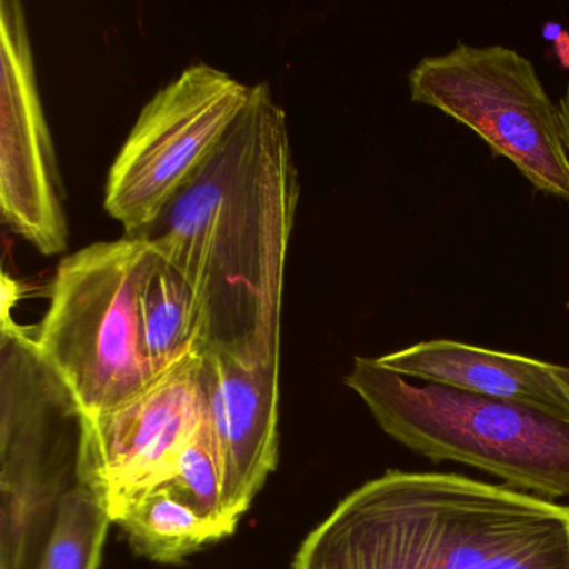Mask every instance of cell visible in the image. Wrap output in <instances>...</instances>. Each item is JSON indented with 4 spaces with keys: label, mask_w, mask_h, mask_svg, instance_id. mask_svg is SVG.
<instances>
[{
    "label": "cell",
    "mask_w": 569,
    "mask_h": 569,
    "mask_svg": "<svg viewBox=\"0 0 569 569\" xmlns=\"http://www.w3.org/2000/svg\"><path fill=\"white\" fill-rule=\"evenodd\" d=\"M298 202L284 109L271 86L258 82L221 144L142 234L198 295L202 349L281 362L286 261Z\"/></svg>",
    "instance_id": "6da1fadb"
},
{
    "label": "cell",
    "mask_w": 569,
    "mask_h": 569,
    "mask_svg": "<svg viewBox=\"0 0 569 569\" xmlns=\"http://www.w3.org/2000/svg\"><path fill=\"white\" fill-rule=\"evenodd\" d=\"M295 569H569V506L458 472L391 469L339 502Z\"/></svg>",
    "instance_id": "7a4b0ae2"
},
{
    "label": "cell",
    "mask_w": 569,
    "mask_h": 569,
    "mask_svg": "<svg viewBox=\"0 0 569 569\" xmlns=\"http://www.w3.org/2000/svg\"><path fill=\"white\" fill-rule=\"evenodd\" d=\"M346 385L386 435L435 462L481 469L539 498H569V421L531 406L415 385L355 358Z\"/></svg>",
    "instance_id": "3957f363"
},
{
    "label": "cell",
    "mask_w": 569,
    "mask_h": 569,
    "mask_svg": "<svg viewBox=\"0 0 569 569\" xmlns=\"http://www.w3.org/2000/svg\"><path fill=\"white\" fill-rule=\"evenodd\" d=\"M86 415L36 339L2 305L0 569H34L62 499L82 482Z\"/></svg>",
    "instance_id": "277c9868"
},
{
    "label": "cell",
    "mask_w": 569,
    "mask_h": 569,
    "mask_svg": "<svg viewBox=\"0 0 569 569\" xmlns=\"http://www.w3.org/2000/svg\"><path fill=\"white\" fill-rule=\"evenodd\" d=\"M154 246L148 236L98 241L59 261L36 339L86 418L141 395L156 379L139 296Z\"/></svg>",
    "instance_id": "5b68a950"
},
{
    "label": "cell",
    "mask_w": 569,
    "mask_h": 569,
    "mask_svg": "<svg viewBox=\"0 0 569 569\" xmlns=\"http://www.w3.org/2000/svg\"><path fill=\"white\" fill-rule=\"evenodd\" d=\"M415 104L471 129L536 189L569 202V154L559 106L521 52L456 42L408 76Z\"/></svg>",
    "instance_id": "8992f818"
},
{
    "label": "cell",
    "mask_w": 569,
    "mask_h": 569,
    "mask_svg": "<svg viewBox=\"0 0 569 569\" xmlns=\"http://www.w3.org/2000/svg\"><path fill=\"white\" fill-rule=\"evenodd\" d=\"M251 86L206 62L186 68L146 102L106 182L104 208L126 234L151 231L179 189L244 111Z\"/></svg>",
    "instance_id": "52a82bcc"
},
{
    "label": "cell",
    "mask_w": 569,
    "mask_h": 569,
    "mask_svg": "<svg viewBox=\"0 0 569 569\" xmlns=\"http://www.w3.org/2000/svg\"><path fill=\"white\" fill-rule=\"evenodd\" d=\"M0 212L42 254L68 246L61 171L21 0L0 2Z\"/></svg>",
    "instance_id": "ba28073f"
},
{
    "label": "cell",
    "mask_w": 569,
    "mask_h": 569,
    "mask_svg": "<svg viewBox=\"0 0 569 569\" xmlns=\"http://www.w3.org/2000/svg\"><path fill=\"white\" fill-rule=\"evenodd\" d=\"M206 415L199 355H192L124 405L86 418L82 481L102 496L112 522L129 502L171 479Z\"/></svg>",
    "instance_id": "9c48e42d"
},
{
    "label": "cell",
    "mask_w": 569,
    "mask_h": 569,
    "mask_svg": "<svg viewBox=\"0 0 569 569\" xmlns=\"http://www.w3.org/2000/svg\"><path fill=\"white\" fill-rule=\"evenodd\" d=\"M199 355V379L221 452L224 512L238 526L278 465L281 362H246L216 349Z\"/></svg>",
    "instance_id": "30bf717a"
},
{
    "label": "cell",
    "mask_w": 569,
    "mask_h": 569,
    "mask_svg": "<svg viewBox=\"0 0 569 569\" xmlns=\"http://www.w3.org/2000/svg\"><path fill=\"white\" fill-rule=\"evenodd\" d=\"M376 359L408 379L531 406L569 421V396L556 379L552 365L539 359L452 339L416 342Z\"/></svg>",
    "instance_id": "8fae6325"
},
{
    "label": "cell",
    "mask_w": 569,
    "mask_h": 569,
    "mask_svg": "<svg viewBox=\"0 0 569 569\" xmlns=\"http://www.w3.org/2000/svg\"><path fill=\"white\" fill-rule=\"evenodd\" d=\"M139 319L142 346L158 376L204 348L206 319L198 295L156 248L139 296Z\"/></svg>",
    "instance_id": "7c38bea8"
},
{
    "label": "cell",
    "mask_w": 569,
    "mask_h": 569,
    "mask_svg": "<svg viewBox=\"0 0 569 569\" xmlns=\"http://www.w3.org/2000/svg\"><path fill=\"white\" fill-rule=\"evenodd\" d=\"M114 522L124 529L136 551L159 562L181 561L208 542L229 536L224 528L202 518L169 481L129 502Z\"/></svg>",
    "instance_id": "4fadbf2b"
},
{
    "label": "cell",
    "mask_w": 569,
    "mask_h": 569,
    "mask_svg": "<svg viewBox=\"0 0 569 569\" xmlns=\"http://www.w3.org/2000/svg\"><path fill=\"white\" fill-rule=\"evenodd\" d=\"M111 522L102 496L82 481L62 499L34 569H99Z\"/></svg>",
    "instance_id": "5bb4252c"
},
{
    "label": "cell",
    "mask_w": 569,
    "mask_h": 569,
    "mask_svg": "<svg viewBox=\"0 0 569 569\" xmlns=\"http://www.w3.org/2000/svg\"><path fill=\"white\" fill-rule=\"evenodd\" d=\"M169 482L182 492L202 518L221 526L228 535L234 531L236 526L226 518L221 452L208 415L182 448Z\"/></svg>",
    "instance_id": "9a60e30c"
},
{
    "label": "cell",
    "mask_w": 569,
    "mask_h": 569,
    "mask_svg": "<svg viewBox=\"0 0 569 569\" xmlns=\"http://www.w3.org/2000/svg\"><path fill=\"white\" fill-rule=\"evenodd\" d=\"M558 106L559 112H561L562 132H565L566 149H568L569 154V79L568 86H566L565 89V94H562L561 99H559ZM566 309H568L569 312V299L568 302H566Z\"/></svg>",
    "instance_id": "2e32d148"
},
{
    "label": "cell",
    "mask_w": 569,
    "mask_h": 569,
    "mask_svg": "<svg viewBox=\"0 0 569 569\" xmlns=\"http://www.w3.org/2000/svg\"><path fill=\"white\" fill-rule=\"evenodd\" d=\"M552 372H555L556 379L565 389L566 395L569 396V366L552 365Z\"/></svg>",
    "instance_id": "e0dca14e"
}]
</instances>
